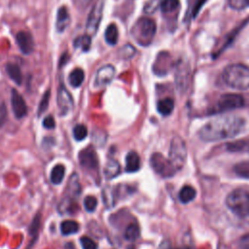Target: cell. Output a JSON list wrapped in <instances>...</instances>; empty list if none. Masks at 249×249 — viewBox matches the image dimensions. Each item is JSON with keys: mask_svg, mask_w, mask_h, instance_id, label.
Instances as JSON below:
<instances>
[{"mask_svg": "<svg viewBox=\"0 0 249 249\" xmlns=\"http://www.w3.org/2000/svg\"><path fill=\"white\" fill-rule=\"evenodd\" d=\"M245 127V120L238 116H221L203 124L197 134L205 142H214L233 138Z\"/></svg>", "mask_w": 249, "mask_h": 249, "instance_id": "obj_1", "label": "cell"}, {"mask_svg": "<svg viewBox=\"0 0 249 249\" xmlns=\"http://www.w3.org/2000/svg\"><path fill=\"white\" fill-rule=\"evenodd\" d=\"M224 83L237 90H246L249 89V66L242 63H233L228 65L222 74Z\"/></svg>", "mask_w": 249, "mask_h": 249, "instance_id": "obj_2", "label": "cell"}, {"mask_svg": "<svg viewBox=\"0 0 249 249\" xmlns=\"http://www.w3.org/2000/svg\"><path fill=\"white\" fill-rule=\"evenodd\" d=\"M227 207L239 218L249 217V191L236 189L231 192L226 198Z\"/></svg>", "mask_w": 249, "mask_h": 249, "instance_id": "obj_3", "label": "cell"}, {"mask_svg": "<svg viewBox=\"0 0 249 249\" xmlns=\"http://www.w3.org/2000/svg\"><path fill=\"white\" fill-rule=\"evenodd\" d=\"M156 30L157 25L155 20L148 17H143L136 21L132 30V34L140 45L148 46L153 41Z\"/></svg>", "mask_w": 249, "mask_h": 249, "instance_id": "obj_4", "label": "cell"}, {"mask_svg": "<svg viewBox=\"0 0 249 249\" xmlns=\"http://www.w3.org/2000/svg\"><path fill=\"white\" fill-rule=\"evenodd\" d=\"M177 170L181 169L187 160V147L185 141L180 136H174L170 142L169 158Z\"/></svg>", "mask_w": 249, "mask_h": 249, "instance_id": "obj_5", "label": "cell"}, {"mask_svg": "<svg viewBox=\"0 0 249 249\" xmlns=\"http://www.w3.org/2000/svg\"><path fill=\"white\" fill-rule=\"evenodd\" d=\"M150 164L154 171L163 178L174 176L178 171L169 159H166L160 153H154L150 158Z\"/></svg>", "mask_w": 249, "mask_h": 249, "instance_id": "obj_6", "label": "cell"}, {"mask_svg": "<svg viewBox=\"0 0 249 249\" xmlns=\"http://www.w3.org/2000/svg\"><path fill=\"white\" fill-rule=\"evenodd\" d=\"M244 98L237 93L222 94L216 104V112H227L241 108L244 106Z\"/></svg>", "mask_w": 249, "mask_h": 249, "instance_id": "obj_7", "label": "cell"}, {"mask_svg": "<svg viewBox=\"0 0 249 249\" xmlns=\"http://www.w3.org/2000/svg\"><path fill=\"white\" fill-rule=\"evenodd\" d=\"M102 15H103V1L99 0L91 8L88 17L87 23H86V30L88 35L89 36L95 35L96 31L98 30L100 21L102 19Z\"/></svg>", "mask_w": 249, "mask_h": 249, "instance_id": "obj_8", "label": "cell"}, {"mask_svg": "<svg viewBox=\"0 0 249 249\" xmlns=\"http://www.w3.org/2000/svg\"><path fill=\"white\" fill-rule=\"evenodd\" d=\"M74 106L73 98L66 88L61 84L57 90V107L60 115H67Z\"/></svg>", "mask_w": 249, "mask_h": 249, "instance_id": "obj_9", "label": "cell"}, {"mask_svg": "<svg viewBox=\"0 0 249 249\" xmlns=\"http://www.w3.org/2000/svg\"><path fill=\"white\" fill-rule=\"evenodd\" d=\"M79 162L83 167L88 169H96L98 167V158L93 147L89 146L80 151Z\"/></svg>", "mask_w": 249, "mask_h": 249, "instance_id": "obj_10", "label": "cell"}, {"mask_svg": "<svg viewBox=\"0 0 249 249\" xmlns=\"http://www.w3.org/2000/svg\"><path fill=\"white\" fill-rule=\"evenodd\" d=\"M115 76V68L111 64H106L100 67L95 74L94 86L95 87H104L111 83Z\"/></svg>", "mask_w": 249, "mask_h": 249, "instance_id": "obj_11", "label": "cell"}, {"mask_svg": "<svg viewBox=\"0 0 249 249\" xmlns=\"http://www.w3.org/2000/svg\"><path fill=\"white\" fill-rule=\"evenodd\" d=\"M11 104L17 119H21L27 114V105L23 97L15 89H13L11 92Z\"/></svg>", "mask_w": 249, "mask_h": 249, "instance_id": "obj_12", "label": "cell"}, {"mask_svg": "<svg viewBox=\"0 0 249 249\" xmlns=\"http://www.w3.org/2000/svg\"><path fill=\"white\" fill-rule=\"evenodd\" d=\"M16 41L22 53L30 54L34 51V40L28 31H19L16 36Z\"/></svg>", "mask_w": 249, "mask_h": 249, "instance_id": "obj_13", "label": "cell"}, {"mask_svg": "<svg viewBox=\"0 0 249 249\" xmlns=\"http://www.w3.org/2000/svg\"><path fill=\"white\" fill-rule=\"evenodd\" d=\"M189 78H190V69L188 64H183L182 62L177 64L176 67V74H175V81L178 90L185 91L189 85Z\"/></svg>", "mask_w": 249, "mask_h": 249, "instance_id": "obj_14", "label": "cell"}, {"mask_svg": "<svg viewBox=\"0 0 249 249\" xmlns=\"http://www.w3.org/2000/svg\"><path fill=\"white\" fill-rule=\"evenodd\" d=\"M70 22V16L67 7L61 6L57 10L56 15V21H55V28L57 32H63L69 25Z\"/></svg>", "mask_w": 249, "mask_h": 249, "instance_id": "obj_15", "label": "cell"}, {"mask_svg": "<svg viewBox=\"0 0 249 249\" xmlns=\"http://www.w3.org/2000/svg\"><path fill=\"white\" fill-rule=\"evenodd\" d=\"M140 168V158L134 151L128 152L125 157V171L136 172Z\"/></svg>", "mask_w": 249, "mask_h": 249, "instance_id": "obj_16", "label": "cell"}, {"mask_svg": "<svg viewBox=\"0 0 249 249\" xmlns=\"http://www.w3.org/2000/svg\"><path fill=\"white\" fill-rule=\"evenodd\" d=\"M196 189L191 185H185L179 191L178 198L183 204H187L193 201L196 198Z\"/></svg>", "mask_w": 249, "mask_h": 249, "instance_id": "obj_17", "label": "cell"}, {"mask_svg": "<svg viewBox=\"0 0 249 249\" xmlns=\"http://www.w3.org/2000/svg\"><path fill=\"white\" fill-rule=\"evenodd\" d=\"M121 172V165L116 160H109L104 167V176L106 179L111 180L116 178Z\"/></svg>", "mask_w": 249, "mask_h": 249, "instance_id": "obj_18", "label": "cell"}, {"mask_svg": "<svg viewBox=\"0 0 249 249\" xmlns=\"http://www.w3.org/2000/svg\"><path fill=\"white\" fill-rule=\"evenodd\" d=\"M174 109V100L170 97H165L158 101L157 110L161 116H169Z\"/></svg>", "mask_w": 249, "mask_h": 249, "instance_id": "obj_19", "label": "cell"}, {"mask_svg": "<svg viewBox=\"0 0 249 249\" xmlns=\"http://www.w3.org/2000/svg\"><path fill=\"white\" fill-rule=\"evenodd\" d=\"M80 192H81V185L79 183L78 175L77 173H73L68 180L67 193L72 198H75L80 195Z\"/></svg>", "mask_w": 249, "mask_h": 249, "instance_id": "obj_20", "label": "cell"}, {"mask_svg": "<svg viewBox=\"0 0 249 249\" xmlns=\"http://www.w3.org/2000/svg\"><path fill=\"white\" fill-rule=\"evenodd\" d=\"M104 38L105 41L108 45L110 46H115L118 42V38H119V31H118V27L115 23H110L105 30L104 33Z\"/></svg>", "mask_w": 249, "mask_h": 249, "instance_id": "obj_21", "label": "cell"}, {"mask_svg": "<svg viewBox=\"0 0 249 249\" xmlns=\"http://www.w3.org/2000/svg\"><path fill=\"white\" fill-rule=\"evenodd\" d=\"M6 70L9 75V77L17 84L20 85L22 82V74L20 71V68L18 65L15 63H8L6 65Z\"/></svg>", "mask_w": 249, "mask_h": 249, "instance_id": "obj_22", "label": "cell"}, {"mask_svg": "<svg viewBox=\"0 0 249 249\" xmlns=\"http://www.w3.org/2000/svg\"><path fill=\"white\" fill-rule=\"evenodd\" d=\"M68 80H69V84L73 88H79L83 84V82L85 80L84 70L81 69V68H75L69 74Z\"/></svg>", "mask_w": 249, "mask_h": 249, "instance_id": "obj_23", "label": "cell"}, {"mask_svg": "<svg viewBox=\"0 0 249 249\" xmlns=\"http://www.w3.org/2000/svg\"><path fill=\"white\" fill-rule=\"evenodd\" d=\"M65 175V167L63 164H56L53 167L50 175V180L53 184H60Z\"/></svg>", "mask_w": 249, "mask_h": 249, "instance_id": "obj_24", "label": "cell"}, {"mask_svg": "<svg viewBox=\"0 0 249 249\" xmlns=\"http://www.w3.org/2000/svg\"><path fill=\"white\" fill-rule=\"evenodd\" d=\"M73 45L76 49H81L84 52H88L90 49V45H91V36L88 35V34H84V35H80L78 36L74 42Z\"/></svg>", "mask_w": 249, "mask_h": 249, "instance_id": "obj_25", "label": "cell"}, {"mask_svg": "<svg viewBox=\"0 0 249 249\" xmlns=\"http://www.w3.org/2000/svg\"><path fill=\"white\" fill-rule=\"evenodd\" d=\"M58 211L62 214H72L76 211L77 209V204L74 202L72 197H67L64 198L58 205Z\"/></svg>", "mask_w": 249, "mask_h": 249, "instance_id": "obj_26", "label": "cell"}, {"mask_svg": "<svg viewBox=\"0 0 249 249\" xmlns=\"http://www.w3.org/2000/svg\"><path fill=\"white\" fill-rule=\"evenodd\" d=\"M79 231V224L73 220H65L60 224V231L64 235L76 233Z\"/></svg>", "mask_w": 249, "mask_h": 249, "instance_id": "obj_27", "label": "cell"}, {"mask_svg": "<svg viewBox=\"0 0 249 249\" xmlns=\"http://www.w3.org/2000/svg\"><path fill=\"white\" fill-rule=\"evenodd\" d=\"M140 235V229L139 226L135 223L129 224L125 231H124V238L128 241H134L136 240Z\"/></svg>", "mask_w": 249, "mask_h": 249, "instance_id": "obj_28", "label": "cell"}, {"mask_svg": "<svg viewBox=\"0 0 249 249\" xmlns=\"http://www.w3.org/2000/svg\"><path fill=\"white\" fill-rule=\"evenodd\" d=\"M234 173L243 179H249V161H240L233 166Z\"/></svg>", "mask_w": 249, "mask_h": 249, "instance_id": "obj_29", "label": "cell"}, {"mask_svg": "<svg viewBox=\"0 0 249 249\" xmlns=\"http://www.w3.org/2000/svg\"><path fill=\"white\" fill-rule=\"evenodd\" d=\"M179 0H162L160 4V8L162 14H170L179 8Z\"/></svg>", "mask_w": 249, "mask_h": 249, "instance_id": "obj_30", "label": "cell"}, {"mask_svg": "<svg viewBox=\"0 0 249 249\" xmlns=\"http://www.w3.org/2000/svg\"><path fill=\"white\" fill-rule=\"evenodd\" d=\"M228 150L231 152H242L249 149V142L245 140H238L235 142L229 143L227 146Z\"/></svg>", "mask_w": 249, "mask_h": 249, "instance_id": "obj_31", "label": "cell"}, {"mask_svg": "<svg viewBox=\"0 0 249 249\" xmlns=\"http://www.w3.org/2000/svg\"><path fill=\"white\" fill-rule=\"evenodd\" d=\"M88 135V129L87 126L85 124H76L73 128V136L77 141H81L84 140Z\"/></svg>", "mask_w": 249, "mask_h": 249, "instance_id": "obj_32", "label": "cell"}, {"mask_svg": "<svg viewBox=\"0 0 249 249\" xmlns=\"http://www.w3.org/2000/svg\"><path fill=\"white\" fill-rule=\"evenodd\" d=\"M102 197L104 204L109 208L114 205V196H113V190L109 187H106L103 189L102 192Z\"/></svg>", "mask_w": 249, "mask_h": 249, "instance_id": "obj_33", "label": "cell"}, {"mask_svg": "<svg viewBox=\"0 0 249 249\" xmlns=\"http://www.w3.org/2000/svg\"><path fill=\"white\" fill-rule=\"evenodd\" d=\"M84 206L88 212H92L97 206V199L93 196H87L84 198Z\"/></svg>", "mask_w": 249, "mask_h": 249, "instance_id": "obj_34", "label": "cell"}, {"mask_svg": "<svg viewBox=\"0 0 249 249\" xmlns=\"http://www.w3.org/2000/svg\"><path fill=\"white\" fill-rule=\"evenodd\" d=\"M229 5L233 10H244L249 8V0H228Z\"/></svg>", "mask_w": 249, "mask_h": 249, "instance_id": "obj_35", "label": "cell"}, {"mask_svg": "<svg viewBox=\"0 0 249 249\" xmlns=\"http://www.w3.org/2000/svg\"><path fill=\"white\" fill-rule=\"evenodd\" d=\"M136 53L135 48L132 45L126 44L123 47V49L120 51V55L124 58H130L134 55V53Z\"/></svg>", "mask_w": 249, "mask_h": 249, "instance_id": "obj_36", "label": "cell"}, {"mask_svg": "<svg viewBox=\"0 0 249 249\" xmlns=\"http://www.w3.org/2000/svg\"><path fill=\"white\" fill-rule=\"evenodd\" d=\"M49 100H50V90H47L44 93V95H43V97H42V99H41V101L39 103L38 116H40L42 113H44L47 110V108L49 106Z\"/></svg>", "mask_w": 249, "mask_h": 249, "instance_id": "obj_37", "label": "cell"}, {"mask_svg": "<svg viewBox=\"0 0 249 249\" xmlns=\"http://www.w3.org/2000/svg\"><path fill=\"white\" fill-rule=\"evenodd\" d=\"M80 242L83 249H97V244L88 236H83L80 239Z\"/></svg>", "mask_w": 249, "mask_h": 249, "instance_id": "obj_38", "label": "cell"}, {"mask_svg": "<svg viewBox=\"0 0 249 249\" xmlns=\"http://www.w3.org/2000/svg\"><path fill=\"white\" fill-rule=\"evenodd\" d=\"M39 225H40V216L37 215L36 217H34L31 225L29 227V233L30 234H35L38 231Z\"/></svg>", "mask_w": 249, "mask_h": 249, "instance_id": "obj_39", "label": "cell"}, {"mask_svg": "<svg viewBox=\"0 0 249 249\" xmlns=\"http://www.w3.org/2000/svg\"><path fill=\"white\" fill-rule=\"evenodd\" d=\"M55 125V122H54V119L53 116L49 115L47 116L44 120H43V126L45 128H48V129H51V128H53Z\"/></svg>", "mask_w": 249, "mask_h": 249, "instance_id": "obj_40", "label": "cell"}, {"mask_svg": "<svg viewBox=\"0 0 249 249\" xmlns=\"http://www.w3.org/2000/svg\"><path fill=\"white\" fill-rule=\"evenodd\" d=\"M239 247L241 249H249V232L241 236L239 239Z\"/></svg>", "mask_w": 249, "mask_h": 249, "instance_id": "obj_41", "label": "cell"}, {"mask_svg": "<svg viewBox=\"0 0 249 249\" xmlns=\"http://www.w3.org/2000/svg\"><path fill=\"white\" fill-rule=\"evenodd\" d=\"M6 116H7L6 106H5V103H2L0 106V125H2L5 123Z\"/></svg>", "mask_w": 249, "mask_h": 249, "instance_id": "obj_42", "label": "cell"}, {"mask_svg": "<svg viewBox=\"0 0 249 249\" xmlns=\"http://www.w3.org/2000/svg\"><path fill=\"white\" fill-rule=\"evenodd\" d=\"M68 59H69V54H68V53H63V54L60 56V58H59L58 66H59V67H62L64 64L67 63Z\"/></svg>", "mask_w": 249, "mask_h": 249, "instance_id": "obj_43", "label": "cell"}, {"mask_svg": "<svg viewBox=\"0 0 249 249\" xmlns=\"http://www.w3.org/2000/svg\"><path fill=\"white\" fill-rule=\"evenodd\" d=\"M205 2V0H198L197 1V3L195 5V7H194V11H193V16L194 17H196V15L197 14V12H198V10L200 9V7L203 5V3Z\"/></svg>", "mask_w": 249, "mask_h": 249, "instance_id": "obj_44", "label": "cell"}, {"mask_svg": "<svg viewBox=\"0 0 249 249\" xmlns=\"http://www.w3.org/2000/svg\"><path fill=\"white\" fill-rule=\"evenodd\" d=\"M90 0H73V2H75V4L79 7H86Z\"/></svg>", "mask_w": 249, "mask_h": 249, "instance_id": "obj_45", "label": "cell"}, {"mask_svg": "<svg viewBox=\"0 0 249 249\" xmlns=\"http://www.w3.org/2000/svg\"><path fill=\"white\" fill-rule=\"evenodd\" d=\"M217 249H227V247H226V245L220 243V244L217 246Z\"/></svg>", "mask_w": 249, "mask_h": 249, "instance_id": "obj_46", "label": "cell"}, {"mask_svg": "<svg viewBox=\"0 0 249 249\" xmlns=\"http://www.w3.org/2000/svg\"><path fill=\"white\" fill-rule=\"evenodd\" d=\"M248 152H249V149H248Z\"/></svg>", "mask_w": 249, "mask_h": 249, "instance_id": "obj_47", "label": "cell"}]
</instances>
